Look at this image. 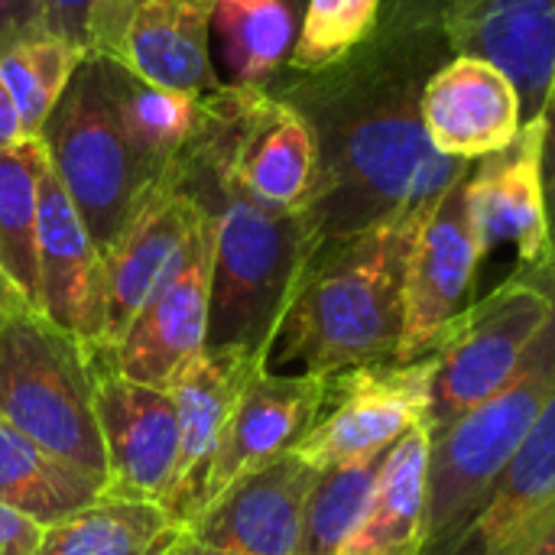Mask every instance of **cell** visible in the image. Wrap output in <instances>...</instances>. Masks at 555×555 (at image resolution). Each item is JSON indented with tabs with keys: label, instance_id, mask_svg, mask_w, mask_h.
<instances>
[{
	"label": "cell",
	"instance_id": "cell-32",
	"mask_svg": "<svg viewBox=\"0 0 555 555\" xmlns=\"http://www.w3.org/2000/svg\"><path fill=\"white\" fill-rule=\"evenodd\" d=\"M543 124V153H540V179H543V202H546V231H550V254L546 267L540 270L546 280L555 283V78L540 114Z\"/></svg>",
	"mask_w": 555,
	"mask_h": 555
},
{
	"label": "cell",
	"instance_id": "cell-2",
	"mask_svg": "<svg viewBox=\"0 0 555 555\" xmlns=\"http://www.w3.org/2000/svg\"><path fill=\"white\" fill-rule=\"evenodd\" d=\"M423 208L315 250L270 348V371L299 367V374L332 377L400 358L406 257Z\"/></svg>",
	"mask_w": 555,
	"mask_h": 555
},
{
	"label": "cell",
	"instance_id": "cell-25",
	"mask_svg": "<svg viewBox=\"0 0 555 555\" xmlns=\"http://www.w3.org/2000/svg\"><path fill=\"white\" fill-rule=\"evenodd\" d=\"M39 137L0 150V273L13 293L39 309Z\"/></svg>",
	"mask_w": 555,
	"mask_h": 555
},
{
	"label": "cell",
	"instance_id": "cell-22",
	"mask_svg": "<svg viewBox=\"0 0 555 555\" xmlns=\"http://www.w3.org/2000/svg\"><path fill=\"white\" fill-rule=\"evenodd\" d=\"M426 429L384 455L371 504L338 555H426Z\"/></svg>",
	"mask_w": 555,
	"mask_h": 555
},
{
	"label": "cell",
	"instance_id": "cell-11",
	"mask_svg": "<svg viewBox=\"0 0 555 555\" xmlns=\"http://www.w3.org/2000/svg\"><path fill=\"white\" fill-rule=\"evenodd\" d=\"M205 224L208 208L182 185L172 166L104 250V345H114L153 293L182 267Z\"/></svg>",
	"mask_w": 555,
	"mask_h": 555
},
{
	"label": "cell",
	"instance_id": "cell-10",
	"mask_svg": "<svg viewBox=\"0 0 555 555\" xmlns=\"http://www.w3.org/2000/svg\"><path fill=\"white\" fill-rule=\"evenodd\" d=\"M465 179L439 192L420 215L406 257V332L400 364L433 354L475 299V273L485 260L475 241Z\"/></svg>",
	"mask_w": 555,
	"mask_h": 555
},
{
	"label": "cell",
	"instance_id": "cell-21",
	"mask_svg": "<svg viewBox=\"0 0 555 555\" xmlns=\"http://www.w3.org/2000/svg\"><path fill=\"white\" fill-rule=\"evenodd\" d=\"M215 0H130L120 59L150 85L202 98L221 81L208 52Z\"/></svg>",
	"mask_w": 555,
	"mask_h": 555
},
{
	"label": "cell",
	"instance_id": "cell-34",
	"mask_svg": "<svg viewBox=\"0 0 555 555\" xmlns=\"http://www.w3.org/2000/svg\"><path fill=\"white\" fill-rule=\"evenodd\" d=\"M42 533L46 530L36 520L0 504V555H36Z\"/></svg>",
	"mask_w": 555,
	"mask_h": 555
},
{
	"label": "cell",
	"instance_id": "cell-29",
	"mask_svg": "<svg viewBox=\"0 0 555 555\" xmlns=\"http://www.w3.org/2000/svg\"><path fill=\"white\" fill-rule=\"evenodd\" d=\"M380 465H384V455L358 459V462H345V465H332L319 472L309 504H306L299 555H338L371 504Z\"/></svg>",
	"mask_w": 555,
	"mask_h": 555
},
{
	"label": "cell",
	"instance_id": "cell-23",
	"mask_svg": "<svg viewBox=\"0 0 555 555\" xmlns=\"http://www.w3.org/2000/svg\"><path fill=\"white\" fill-rule=\"evenodd\" d=\"M182 540L185 527L163 504L104 494L46 527L36 555H169Z\"/></svg>",
	"mask_w": 555,
	"mask_h": 555
},
{
	"label": "cell",
	"instance_id": "cell-30",
	"mask_svg": "<svg viewBox=\"0 0 555 555\" xmlns=\"http://www.w3.org/2000/svg\"><path fill=\"white\" fill-rule=\"evenodd\" d=\"M384 0H306L286 72H319L351 55L380 20Z\"/></svg>",
	"mask_w": 555,
	"mask_h": 555
},
{
	"label": "cell",
	"instance_id": "cell-5",
	"mask_svg": "<svg viewBox=\"0 0 555 555\" xmlns=\"http://www.w3.org/2000/svg\"><path fill=\"white\" fill-rule=\"evenodd\" d=\"M0 420L107 485L91 345L23 299L0 309Z\"/></svg>",
	"mask_w": 555,
	"mask_h": 555
},
{
	"label": "cell",
	"instance_id": "cell-28",
	"mask_svg": "<svg viewBox=\"0 0 555 555\" xmlns=\"http://www.w3.org/2000/svg\"><path fill=\"white\" fill-rule=\"evenodd\" d=\"M81 62L85 52L52 33H36L0 55V78L29 137L42 133Z\"/></svg>",
	"mask_w": 555,
	"mask_h": 555
},
{
	"label": "cell",
	"instance_id": "cell-36",
	"mask_svg": "<svg viewBox=\"0 0 555 555\" xmlns=\"http://www.w3.org/2000/svg\"><path fill=\"white\" fill-rule=\"evenodd\" d=\"M169 555H231V553H218V550L198 546L195 540H189V537H185V540H182V543H179V546H176Z\"/></svg>",
	"mask_w": 555,
	"mask_h": 555
},
{
	"label": "cell",
	"instance_id": "cell-4",
	"mask_svg": "<svg viewBox=\"0 0 555 555\" xmlns=\"http://www.w3.org/2000/svg\"><path fill=\"white\" fill-rule=\"evenodd\" d=\"M555 397V309L517 374L455 423L429 433L426 555L452 550Z\"/></svg>",
	"mask_w": 555,
	"mask_h": 555
},
{
	"label": "cell",
	"instance_id": "cell-26",
	"mask_svg": "<svg viewBox=\"0 0 555 555\" xmlns=\"http://www.w3.org/2000/svg\"><path fill=\"white\" fill-rule=\"evenodd\" d=\"M104 59V55H101ZM107 81L137 153L166 176L198 124V98L150 85L117 59H104Z\"/></svg>",
	"mask_w": 555,
	"mask_h": 555
},
{
	"label": "cell",
	"instance_id": "cell-14",
	"mask_svg": "<svg viewBox=\"0 0 555 555\" xmlns=\"http://www.w3.org/2000/svg\"><path fill=\"white\" fill-rule=\"evenodd\" d=\"M455 55L498 65L517 88L524 124L543 114L555 78V0H433Z\"/></svg>",
	"mask_w": 555,
	"mask_h": 555
},
{
	"label": "cell",
	"instance_id": "cell-17",
	"mask_svg": "<svg viewBox=\"0 0 555 555\" xmlns=\"http://www.w3.org/2000/svg\"><path fill=\"white\" fill-rule=\"evenodd\" d=\"M423 124L436 153L475 163L517 140L524 107L514 81L498 65L455 55L426 81Z\"/></svg>",
	"mask_w": 555,
	"mask_h": 555
},
{
	"label": "cell",
	"instance_id": "cell-12",
	"mask_svg": "<svg viewBox=\"0 0 555 555\" xmlns=\"http://www.w3.org/2000/svg\"><path fill=\"white\" fill-rule=\"evenodd\" d=\"M315 478L319 468L293 449L231 481L189 524L185 537L231 555H299Z\"/></svg>",
	"mask_w": 555,
	"mask_h": 555
},
{
	"label": "cell",
	"instance_id": "cell-38",
	"mask_svg": "<svg viewBox=\"0 0 555 555\" xmlns=\"http://www.w3.org/2000/svg\"><path fill=\"white\" fill-rule=\"evenodd\" d=\"M537 555H555V533L550 537V540H546V546H543V550H540Z\"/></svg>",
	"mask_w": 555,
	"mask_h": 555
},
{
	"label": "cell",
	"instance_id": "cell-6",
	"mask_svg": "<svg viewBox=\"0 0 555 555\" xmlns=\"http://www.w3.org/2000/svg\"><path fill=\"white\" fill-rule=\"evenodd\" d=\"M39 140L104 257L163 176L137 153L124 130L101 55L78 65Z\"/></svg>",
	"mask_w": 555,
	"mask_h": 555
},
{
	"label": "cell",
	"instance_id": "cell-9",
	"mask_svg": "<svg viewBox=\"0 0 555 555\" xmlns=\"http://www.w3.org/2000/svg\"><path fill=\"white\" fill-rule=\"evenodd\" d=\"M94 413L107 452V491L127 501H169L179 475V413L169 390L124 377L104 345H91Z\"/></svg>",
	"mask_w": 555,
	"mask_h": 555
},
{
	"label": "cell",
	"instance_id": "cell-37",
	"mask_svg": "<svg viewBox=\"0 0 555 555\" xmlns=\"http://www.w3.org/2000/svg\"><path fill=\"white\" fill-rule=\"evenodd\" d=\"M13 302H20V296L13 293V286L3 280V273H0V309H7V306H13Z\"/></svg>",
	"mask_w": 555,
	"mask_h": 555
},
{
	"label": "cell",
	"instance_id": "cell-35",
	"mask_svg": "<svg viewBox=\"0 0 555 555\" xmlns=\"http://www.w3.org/2000/svg\"><path fill=\"white\" fill-rule=\"evenodd\" d=\"M26 137L29 133H26V127L20 120V111H16V104H13L3 78H0V150H10V146L23 143Z\"/></svg>",
	"mask_w": 555,
	"mask_h": 555
},
{
	"label": "cell",
	"instance_id": "cell-20",
	"mask_svg": "<svg viewBox=\"0 0 555 555\" xmlns=\"http://www.w3.org/2000/svg\"><path fill=\"white\" fill-rule=\"evenodd\" d=\"M555 533V397L452 553L537 555Z\"/></svg>",
	"mask_w": 555,
	"mask_h": 555
},
{
	"label": "cell",
	"instance_id": "cell-1",
	"mask_svg": "<svg viewBox=\"0 0 555 555\" xmlns=\"http://www.w3.org/2000/svg\"><path fill=\"white\" fill-rule=\"evenodd\" d=\"M449 59L433 0H384L351 55L267 85L315 137V182L299 211L319 247L410 215L472 172V163L436 153L423 124L426 81Z\"/></svg>",
	"mask_w": 555,
	"mask_h": 555
},
{
	"label": "cell",
	"instance_id": "cell-15",
	"mask_svg": "<svg viewBox=\"0 0 555 555\" xmlns=\"http://www.w3.org/2000/svg\"><path fill=\"white\" fill-rule=\"evenodd\" d=\"M39 312L85 345H104V257L52 172L39 169Z\"/></svg>",
	"mask_w": 555,
	"mask_h": 555
},
{
	"label": "cell",
	"instance_id": "cell-3",
	"mask_svg": "<svg viewBox=\"0 0 555 555\" xmlns=\"http://www.w3.org/2000/svg\"><path fill=\"white\" fill-rule=\"evenodd\" d=\"M182 185L211 211V289L205 351L270 358L276 332L319 244L302 211H273L228 182L185 172Z\"/></svg>",
	"mask_w": 555,
	"mask_h": 555
},
{
	"label": "cell",
	"instance_id": "cell-7",
	"mask_svg": "<svg viewBox=\"0 0 555 555\" xmlns=\"http://www.w3.org/2000/svg\"><path fill=\"white\" fill-rule=\"evenodd\" d=\"M555 309V283L540 270H517L494 293L475 299L446 328L436 354L426 433L442 429L501 390Z\"/></svg>",
	"mask_w": 555,
	"mask_h": 555
},
{
	"label": "cell",
	"instance_id": "cell-27",
	"mask_svg": "<svg viewBox=\"0 0 555 555\" xmlns=\"http://www.w3.org/2000/svg\"><path fill=\"white\" fill-rule=\"evenodd\" d=\"M211 26L234 85L257 88L280 75L299 33L293 0H215Z\"/></svg>",
	"mask_w": 555,
	"mask_h": 555
},
{
	"label": "cell",
	"instance_id": "cell-24",
	"mask_svg": "<svg viewBox=\"0 0 555 555\" xmlns=\"http://www.w3.org/2000/svg\"><path fill=\"white\" fill-rule=\"evenodd\" d=\"M104 488L101 478L55 459L0 420V504L46 530L104 498Z\"/></svg>",
	"mask_w": 555,
	"mask_h": 555
},
{
	"label": "cell",
	"instance_id": "cell-18",
	"mask_svg": "<svg viewBox=\"0 0 555 555\" xmlns=\"http://www.w3.org/2000/svg\"><path fill=\"white\" fill-rule=\"evenodd\" d=\"M540 153H543V124L540 117L524 124L517 140L478 159L481 166L468 172V211L481 257H488L498 244H514L520 270H543L550 254L546 231V202L540 179Z\"/></svg>",
	"mask_w": 555,
	"mask_h": 555
},
{
	"label": "cell",
	"instance_id": "cell-13",
	"mask_svg": "<svg viewBox=\"0 0 555 555\" xmlns=\"http://www.w3.org/2000/svg\"><path fill=\"white\" fill-rule=\"evenodd\" d=\"M211 289V211L182 267L153 293L127 332L104 345L107 361L130 380L169 390L172 380L205 351Z\"/></svg>",
	"mask_w": 555,
	"mask_h": 555
},
{
	"label": "cell",
	"instance_id": "cell-16",
	"mask_svg": "<svg viewBox=\"0 0 555 555\" xmlns=\"http://www.w3.org/2000/svg\"><path fill=\"white\" fill-rule=\"evenodd\" d=\"M267 358L247 351H202L169 387L179 413V475L166 511L189 530L205 507V485L231 413Z\"/></svg>",
	"mask_w": 555,
	"mask_h": 555
},
{
	"label": "cell",
	"instance_id": "cell-19",
	"mask_svg": "<svg viewBox=\"0 0 555 555\" xmlns=\"http://www.w3.org/2000/svg\"><path fill=\"white\" fill-rule=\"evenodd\" d=\"M322 403L325 377L283 374L270 367L257 371L224 429L218 459L205 485V507L241 475L293 452L315 426Z\"/></svg>",
	"mask_w": 555,
	"mask_h": 555
},
{
	"label": "cell",
	"instance_id": "cell-33",
	"mask_svg": "<svg viewBox=\"0 0 555 555\" xmlns=\"http://www.w3.org/2000/svg\"><path fill=\"white\" fill-rule=\"evenodd\" d=\"M36 33H46L39 0H0V55Z\"/></svg>",
	"mask_w": 555,
	"mask_h": 555
},
{
	"label": "cell",
	"instance_id": "cell-8",
	"mask_svg": "<svg viewBox=\"0 0 555 555\" xmlns=\"http://www.w3.org/2000/svg\"><path fill=\"white\" fill-rule=\"evenodd\" d=\"M436 354L420 361L361 364L325 377V403L296 452L322 468L380 459L413 429H426Z\"/></svg>",
	"mask_w": 555,
	"mask_h": 555
},
{
	"label": "cell",
	"instance_id": "cell-31",
	"mask_svg": "<svg viewBox=\"0 0 555 555\" xmlns=\"http://www.w3.org/2000/svg\"><path fill=\"white\" fill-rule=\"evenodd\" d=\"M46 33L72 42L85 59H120L130 0H39Z\"/></svg>",
	"mask_w": 555,
	"mask_h": 555
}]
</instances>
